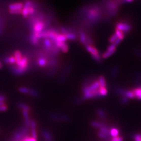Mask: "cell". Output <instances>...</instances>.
<instances>
[{
    "instance_id": "6da1fadb",
    "label": "cell",
    "mask_w": 141,
    "mask_h": 141,
    "mask_svg": "<svg viewBox=\"0 0 141 141\" xmlns=\"http://www.w3.org/2000/svg\"><path fill=\"white\" fill-rule=\"evenodd\" d=\"M48 117L55 122H69L71 120V118L69 115L59 112H51L49 114Z\"/></svg>"
},
{
    "instance_id": "7a4b0ae2",
    "label": "cell",
    "mask_w": 141,
    "mask_h": 141,
    "mask_svg": "<svg viewBox=\"0 0 141 141\" xmlns=\"http://www.w3.org/2000/svg\"><path fill=\"white\" fill-rule=\"evenodd\" d=\"M29 131V128L26 126L20 128L14 133L12 140L13 141H21L25 137L28 136Z\"/></svg>"
},
{
    "instance_id": "3957f363",
    "label": "cell",
    "mask_w": 141,
    "mask_h": 141,
    "mask_svg": "<svg viewBox=\"0 0 141 141\" xmlns=\"http://www.w3.org/2000/svg\"><path fill=\"white\" fill-rule=\"evenodd\" d=\"M29 67H28L25 68L17 67V65H11L9 67V69L11 71L16 75H22L25 74L28 70H29Z\"/></svg>"
},
{
    "instance_id": "277c9868",
    "label": "cell",
    "mask_w": 141,
    "mask_h": 141,
    "mask_svg": "<svg viewBox=\"0 0 141 141\" xmlns=\"http://www.w3.org/2000/svg\"><path fill=\"white\" fill-rule=\"evenodd\" d=\"M99 14L98 7H94L87 13V17L89 20L91 21H96L99 17Z\"/></svg>"
},
{
    "instance_id": "5b68a950",
    "label": "cell",
    "mask_w": 141,
    "mask_h": 141,
    "mask_svg": "<svg viewBox=\"0 0 141 141\" xmlns=\"http://www.w3.org/2000/svg\"><path fill=\"white\" fill-rule=\"evenodd\" d=\"M116 29L123 32H128L131 30L132 27L128 24L123 23H119L116 25Z\"/></svg>"
},
{
    "instance_id": "8992f818",
    "label": "cell",
    "mask_w": 141,
    "mask_h": 141,
    "mask_svg": "<svg viewBox=\"0 0 141 141\" xmlns=\"http://www.w3.org/2000/svg\"><path fill=\"white\" fill-rule=\"evenodd\" d=\"M45 24L42 21H39L35 24L33 26V30L34 33H41L43 31Z\"/></svg>"
},
{
    "instance_id": "52a82bcc",
    "label": "cell",
    "mask_w": 141,
    "mask_h": 141,
    "mask_svg": "<svg viewBox=\"0 0 141 141\" xmlns=\"http://www.w3.org/2000/svg\"><path fill=\"white\" fill-rule=\"evenodd\" d=\"M42 135L44 138V141H53V138L51 133L48 130H42Z\"/></svg>"
},
{
    "instance_id": "ba28073f",
    "label": "cell",
    "mask_w": 141,
    "mask_h": 141,
    "mask_svg": "<svg viewBox=\"0 0 141 141\" xmlns=\"http://www.w3.org/2000/svg\"><path fill=\"white\" fill-rule=\"evenodd\" d=\"M16 65H17V67L23 68L29 67V65H28V60L25 56H24L20 62L16 64Z\"/></svg>"
},
{
    "instance_id": "9c48e42d",
    "label": "cell",
    "mask_w": 141,
    "mask_h": 141,
    "mask_svg": "<svg viewBox=\"0 0 141 141\" xmlns=\"http://www.w3.org/2000/svg\"><path fill=\"white\" fill-rule=\"evenodd\" d=\"M23 115L24 118V121H25V124L26 126L29 128L31 120L30 119L29 113H28V112L27 111L23 110Z\"/></svg>"
},
{
    "instance_id": "30bf717a",
    "label": "cell",
    "mask_w": 141,
    "mask_h": 141,
    "mask_svg": "<svg viewBox=\"0 0 141 141\" xmlns=\"http://www.w3.org/2000/svg\"><path fill=\"white\" fill-rule=\"evenodd\" d=\"M85 48L86 50L88 52H89L91 55H96L99 53L98 50L95 48V47H94L92 45L86 44L85 45Z\"/></svg>"
},
{
    "instance_id": "8fae6325",
    "label": "cell",
    "mask_w": 141,
    "mask_h": 141,
    "mask_svg": "<svg viewBox=\"0 0 141 141\" xmlns=\"http://www.w3.org/2000/svg\"><path fill=\"white\" fill-rule=\"evenodd\" d=\"M24 7V4L22 3H14L9 4L8 6L9 9H22Z\"/></svg>"
},
{
    "instance_id": "7c38bea8",
    "label": "cell",
    "mask_w": 141,
    "mask_h": 141,
    "mask_svg": "<svg viewBox=\"0 0 141 141\" xmlns=\"http://www.w3.org/2000/svg\"><path fill=\"white\" fill-rule=\"evenodd\" d=\"M3 61L7 64H13L16 63V60L14 56H6L3 59Z\"/></svg>"
},
{
    "instance_id": "4fadbf2b",
    "label": "cell",
    "mask_w": 141,
    "mask_h": 141,
    "mask_svg": "<svg viewBox=\"0 0 141 141\" xmlns=\"http://www.w3.org/2000/svg\"><path fill=\"white\" fill-rule=\"evenodd\" d=\"M86 38H87V35L85 32L83 30H81L80 33V40L82 44H84L85 45L87 44Z\"/></svg>"
},
{
    "instance_id": "5bb4252c",
    "label": "cell",
    "mask_w": 141,
    "mask_h": 141,
    "mask_svg": "<svg viewBox=\"0 0 141 141\" xmlns=\"http://www.w3.org/2000/svg\"><path fill=\"white\" fill-rule=\"evenodd\" d=\"M16 106L19 108H20L21 109H22L23 110L27 111L28 112H29V111H30V107L28 105H27V104H26V103H24L23 102H19L17 103Z\"/></svg>"
},
{
    "instance_id": "9a60e30c",
    "label": "cell",
    "mask_w": 141,
    "mask_h": 141,
    "mask_svg": "<svg viewBox=\"0 0 141 141\" xmlns=\"http://www.w3.org/2000/svg\"><path fill=\"white\" fill-rule=\"evenodd\" d=\"M43 44L44 46V48L48 50H51L52 47L51 40L49 38H44Z\"/></svg>"
},
{
    "instance_id": "2e32d148",
    "label": "cell",
    "mask_w": 141,
    "mask_h": 141,
    "mask_svg": "<svg viewBox=\"0 0 141 141\" xmlns=\"http://www.w3.org/2000/svg\"><path fill=\"white\" fill-rule=\"evenodd\" d=\"M91 125L94 127V128H98L99 129L103 128V127H106L107 125H106L105 123H101L100 122H98L97 121H93L91 122Z\"/></svg>"
},
{
    "instance_id": "e0dca14e",
    "label": "cell",
    "mask_w": 141,
    "mask_h": 141,
    "mask_svg": "<svg viewBox=\"0 0 141 141\" xmlns=\"http://www.w3.org/2000/svg\"><path fill=\"white\" fill-rule=\"evenodd\" d=\"M123 96H125L129 99H133L135 98L133 90H125Z\"/></svg>"
},
{
    "instance_id": "ac0fdd59",
    "label": "cell",
    "mask_w": 141,
    "mask_h": 141,
    "mask_svg": "<svg viewBox=\"0 0 141 141\" xmlns=\"http://www.w3.org/2000/svg\"><path fill=\"white\" fill-rule=\"evenodd\" d=\"M68 39L67 38V37H65V36L63 34H58L56 36V39L54 42L58 41V42H65Z\"/></svg>"
},
{
    "instance_id": "d6986e66",
    "label": "cell",
    "mask_w": 141,
    "mask_h": 141,
    "mask_svg": "<svg viewBox=\"0 0 141 141\" xmlns=\"http://www.w3.org/2000/svg\"><path fill=\"white\" fill-rule=\"evenodd\" d=\"M14 56L15 57V60H16V63H15L16 64L20 62L23 58L22 54L21 52L19 50H16L14 52Z\"/></svg>"
},
{
    "instance_id": "ffe728a7",
    "label": "cell",
    "mask_w": 141,
    "mask_h": 141,
    "mask_svg": "<svg viewBox=\"0 0 141 141\" xmlns=\"http://www.w3.org/2000/svg\"><path fill=\"white\" fill-rule=\"evenodd\" d=\"M37 64L40 67H44L48 64L46 59L43 57H41L37 60Z\"/></svg>"
},
{
    "instance_id": "44dd1931",
    "label": "cell",
    "mask_w": 141,
    "mask_h": 141,
    "mask_svg": "<svg viewBox=\"0 0 141 141\" xmlns=\"http://www.w3.org/2000/svg\"><path fill=\"white\" fill-rule=\"evenodd\" d=\"M97 114L98 116L102 119H106L107 117V114L104 110H103L102 109H98L97 110Z\"/></svg>"
},
{
    "instance_id": "7402d4cb",
    "label": "cell",
    "mask_w": 141,
    "mask_h": 141,
    "mask_svg": "<svg viewBox=\"0 0 141 141\" xmlns=\"http://www.w3.org/2000/svg\"><path fill=\"white\" fill-rule=\"evenodd\" d=\"M136 98L141 99V86L133 89Z\"/></svg>"
},
{
    "instance_id": "603a6c76",
    "label": "cell",
    "mask_w": 141,
    "mask_h": 141,
    "mask_svg": "<svg viewBox=\"0 0 141 141\" xmlns=\"http://www.w3.org/2000/svg\"><path fill=\"white\" fill-rule=\"evenodd\" d=\"M119 131L117 128H112L110 130V134L111 137H115L119 136Z\"/></svg>"
},
{
    "instance_id": "cb8c5ba5",
    "label": "cell",
    "mask_w": 141,
    "mask_h": 141,
    "mask_svg": "<svg viewBox=\"0 0 141 141\" xmlns=\"http://www.w3.org/2000/svg\"><path fill=\"white\" fill-rule=\"evenodd\" d=\"M98 81L101 87H106V82L105 78L103 76H100L98 77Z\"/></svg>"
},
{
    "instance_id": "d4e9b609",
    "label": "cell",
    "mask_w": 141,
    "mask_h": 141,
    "mask_svg": "<svg viewBox=\"0 0 141 141\" xmlns=\"http://www.w3.org/2000/svg\"><path fill=\"white\" fill-rule=\"evenodd\" d=\"M64 35L66 37H67V39L70 40H75L76 39V38H77L76 35L74 33H70V32H69L68 33L65 34Z\"/></svg>"
},
{
    "instance_id": "484cf974",
    "label": "cell",
    "mask_w": 141,
    "mask_h": 141,
    "mask_svg": "<svg viewBox=\"0 0 141 141\" xmlns=\"http://www.w3.org/2000/svg\"><path fill=\"white\" fill-rule=\"evenodd\" d=\"M39 38L37 37L34 34H33L30 37V41L32 44L34 45H36L39 43Z\"/></svg>"
},
{
    "instance_id": "4316f807",
    "label": "cell",
    "mask_w": 141,
    "mask_h": 141,
    "mask_svg": "<svg viewBox=\"0 0 141 141\" xmlns=\"http://www.w3.org/2000/svg\"><path fill=\"white\" fill-rule=\"evenodd\" d=\"M98 136L99 137H100V138L102 139H104V140H108L109 139H111V137L110 136H109V135H107L104 133H101L100 132H98V134H97Z\"/></svg>"
},
{
    "instance_id": "83f0119b",
    "label": "cell",
    "mask_w": 141,
    "mask_h": 141,
    "mask_svg": "<svg viewBox=\"0 0 141 141\" xmlns=\"http://www.w3.org/2000/svg\"><path fill=\"white\" fill-rule=\"evenodd\" d=\"M116 50H113V51H107L103 53L102 55V57L103 59H107L109 58L110 56H111L113 54H114V53L116 52Z\"/></svg>"
},
{
    "instance_id": "f1b7e54d",
    "label": "cell",
    "mask_w": 141,
    "mask_h": 141,
    "mask_svg": "<svg viewBox=\"0 0 141 141\" xmlns=\"http://www.w3.org/2000/svg\"><path fill=\"white\" fill-rule=\"evenodd\" d=\"M99 130V132H100L101 133H104L107 135H109V136H110V129L109 128L108 126H107L106 127H103Z\"/></svg>"
},
{
    "instance_id": "f546056e",
    "label": "cell",
    "mask_w": 141,
    "mask_h": 141,
    "mask_svg": "<svg viewBox=\"0 0 141 141\" xmlns=\"http://www.w3.org/2000/svg\"><path fill=\"white\" fill-rule=\"evenodd\" d=\"M30 90L31 89L25 87H21L18 89L19 91H20L21 93H24V94H28V95H29Z\"/></svg>"
},
{
    "instance_id": "4dcf8cb0",
    "label": "cell",
    "mask_w": 141,
    "mask_h": 141,
    "mask_svg": "<svg viewBox=\"0 0 141 141\" xmlns=\"http://www.w3.org/2000/svg\"><path fill=\"white\" fill-rule=\"evenodd\" d=\"M99 93L101 97H105L108 94V90L106 87H101L99 88Z\"/></svg>"
},
{
    "instance_id": "1f68e13d",
    "label": "cell",
    "mask_w": 141,
    "mask_h": 141,
    "mask_svg": "<svg viewBox=\"0 0 141 141\" xmlns=\"http://www.w3.org/2000/svg\"><path fill=\"white\" fill-rule=\"evenodd\" d=\"M30 8V7H29ZM28 7H23L22 9V14L26 18L29 15V8Z\"/></svg>"
},
{
    "instance_id": "d6a6232c",
    "label": "cell",
    "mask_w": 141,
    "mask_h": 141,
    "mask_svg": "<svg viewBox=\"0 0 141 141\" xmlns=\"http://www.w3.org/2000/svg\"><path fill=\"white\" fill-rule=\"evenodd\" d=\"M91 57L92 59L97 63H100L101 62V56L99 53L96 55H91Z\"/></svg>"
},
{
    "instance_id": "836d02e7",
    "label": "cell",
    "mask_w": 141,
    "mask_h": 141,
    "mask_svg": "<svg viewBox=\"0 0 141 141\" xmlns=\"http://www.w3.org/2000/svg\"><path fill=\"white\" fill-rule=\"evenodd\" d=\"M118 38H120L121 39L123 40L124 39V33L123 32H122L117 29H116L115 30V33Z\"/></svg>"
},
{
    "instance_id": "e575fe53",
    "label": "cell",
    "mask_w": 141,
    "mask_h": 141,
    "mask_svg": "<svg viewBox=\"0 0 141 141\" xmlns=\"http://www.w3.org/2000/svg\"><path fill=\"white\" fill-rule=\"evenodd\" d=\"M29 95L33 97H35V98L39 97L40 96L39 93L38 91H37V90H36L35 89H31Z\"/></svg>"
},
{
    "instance_id": "d590c367",
    "label": "cell",
    "mask_w": 141,
    "mask_h": 141,
    "mask_svg": "<svg viewBox=\"0 0 141 141\" xmlns=\"http://www.w3.org/2000/svg\"><path fill=\"white\" fill-rule=\"evenodd\" d=\"M83 101L84 100L82 97H78L74 98L73 100V102L75 105H79V104H80V103H82Z\"/></svg>"
},
{
    "instance_id": "8d00e7d4",
    "label": "cell",
    "mask_w": 141,
    "mask_h": 141,
    "mask_svg": "<svg viewBox=\"0 0 141 141\" xmlns=\"http://www.w3.org/2000/svg\"><path fill=\"white\" fill-rule=\"evenodd\" d=\"M60 49H61L62 52H63L64 53H67L68 51V50H69L68 45L67 43H66L64 42L63 44H62V46L61 47Z\"/></svg>"
},
{
    "instance_id": "74e56055",
    "label": "cell",
    "mask_w": 141,
    "mask_h": 141,
    "mask_svg": "<svg viewBox=\"0 0 141 141\" xmlns=\"http://www.w3.org/2000/svg\"><path fill=\"white\" fill-rule=\"evenodd\" d=\"M129 101V98L125 96H122L121 99H120V102L121 105H126L128 103Z\"/></svg>"
},
{
    "instance_id": "f35d334b",
    "label": "cell",
    "mask_w": 141,
    "mask_h": 141,
    "mask_svg": "<svg viewBox=\"0 0 141 141\" xmlns=\"http://www.w3.org/2000/svg\"><path fill=\"white\" fill-rule=\"evenodd\" d=\"M9 13L11 14H22V9H9Z\"/></svg>"
},
{
    "instance_id": "ab89813d",
    "label": "cell",
    "mask_w": 141,
    "mask_h": 141,
    "mask_svg": "<svg viewBox=\"0 0 141 141\" xmlns=\"http://www.w3.org/2000/svg\"><path fill=\"white\" fill-rule=\"evenodd\" d=\"M34 5V3L30 1V0H27L26 1H25L24 4V7H33Z\"/></svg>"
},
{
    "instance_id": "60d3db41",
    "label": "cell",
    "mask_w": 141,
    "mask_h": 141,
    "mask_svg": "<svg viewBox=\"0 0 141 141\" xmlns=\"http://www.w3.org/2000/svg\"><path fill=\"white\" fill-rule=\"evenodd\" d=\"M118 38V37L117 36V35L114 34H113L110 37L109 39V41L110 43H114L115 42V41L116 40V39Z\"/></svg>"
},
{
    "instance_id": "b9f144b4",
    "label": "cell",
    "mask_w": 141,
    "mask_h": 141,
    "mask_svg": "<svg viewBox=\"0 0 141 141\" xmlns=\"http://www.w3.org/2000/svg\"><path fill=\"white\" fill-rule=\"evenodd\" d=\"M118 69L117 68L114 67V68L112 69V71H111V76L113 77H115L117 76V75L118 74Z\"/></svg>"
},
{
    "instance_id": "7bdbcfd3",
    "label": "cell",
    "mask_w": 141,
    "mask_h": 141,
    "mask_svg": "<svg viewBox=\"0 0 141 141\" xmlns=\"http://www.w3.org/2000/svg\"><path fill=\"white\" fill-rule=\"evenodd\" d=\"M117 46L115 45L114 43H111L110 45H109L107 48V51H113L116 50Z\"/></svg>"
},
{
    "instance_id": "ee69618b",
    "label": "cell",
    "mask_w": 141,
    "mask_h": 141,
    "mask_svg": "<svg viewBox=\"0 0 141 141\" xmlns=\"http://www.w3.org/2000/svg\"><path fill=\"white\" fill-rule=\"evenodd\" d=\"M31 135H32V137L37 139V133L36 129H31Z\"/></svg>"
},
{
    "instance_id": "f6af8a7d",
    "label": "cell",
    "mask_w": 141,
    "mask_h": 141,
    "mask_svg": "<svg viewBox=\"0 0 141 141\" xmlns=\"http://www.w3.org/2000/svg\"><path fill=\"white\" fill-rule=\"evenodd\" d=\"M133 139L135 141H141V134H135V135H134Z\"/></svg>"
},
{
    "instance_id": "bcb514c9",
    "label": "cell",
    "mask_w": 141,
    "mask_h": 141,
    "mask_svg": "<svg viewBox=\"0 0 141 141\" xmlns=\"http://www.w3.org/2000/svg\"><path fill=\"white\" fill-rule=\"evenodd\" d=\"M36 127H37V124L35 121L34 120H31L29 127L31 128V129H36Z\"/></svg>"
},
{
    "instance_id": "7dc6e473",
    "label": "cell",
    "mask_w": 141,
    "mask_h": 141,
    "mask_svg": "<svg viewBox=\"0 0 141 141\" xmlns=\"http://www.w3.org/2000/svg\"><path fill=\"white\" fill-rule=\"evenodd\" d=\"M56 64H57V61L55 60H51V61H50L49 62H48V64L50 67H53V66H55Z\"/></svg>"
},
{
    "instance_id": "c3c4849f",
    "label": "cell",
    "mask_w": 141,
    "mask_h": 141,
    "mask_svg": "<svg viewBox=\"0 0 141 141\" xmlns=\"http://www.w3.org/2000/svg\"><path fill=\"white\" fill-rule=\"evenodd\" d=\"M21 141H37L36 139H35L32 137H29V136L25 137V138H24L23 140H22Z\"/></svg>"
},
{
    "instance_id": "681fc988",
    "label": "cell",
    "mask_w": 141,
    "mask_h": 141,
    "mask_svg": "<svg viewBox=\"0 0 141 141\" xmlns=\"http://www.w3.org/2000/svg\"><path fill=\"white\" fill-rule=\"evenodd\" d=\"M6 97L5 96H4V95H2V94H0V101L1 102H4L6 100Z\"/></svg>"
},
{
    "instance_id": "f907efd6",
    "label": "cell",
    "mask_w": 141,
    "mask_h": 141,
    "mask_svg": "<svg viewBox=\"0 0 141 141\" xmlns=\"http://www.w3.org/2000/svg\"><path fill=\"white\" fill-rule=\"evenodd\" d=\"M7 107L5 105L0 106V111H5L7 110Z\"/></svg>"
},
{
    "instance_id": "816d5d0a",
    "label": "cell",
    "mask_w": 141,
    "mask_h": 141,
    "mask_svg": "<svg viewBox=\"0 0 141 141\" xmlns=\"http://www.w3.org/2000/svg\"><path fill=\"white\" fill-rule=\"evenodd\" d=\"M122 41V39H120V38H118L116 39V40L115 41V42L114 43V44L115 45H116V46H117L118 44H119Z\"/></svg>"
},
{
    "instance_id": "f5cc1de1",
    "label": "cell",
    "mask_w": 141,
    "mask_h": 141,
    "mask_svg": "<svg viewBox=\"0 0 141 141\" xmlns=\"http://www.w3.org/2000/svg\"><path fill=\"white\" fill-rule=\"evenodd\" d=\"M35 9L34 7H31L29 8V15H33V14L35 13Z\"/></svg>"
},
{
    "instance_id": "db71d44e",
    "label": "cell",
    "mask_w": 141,
    "mask_h": 141,
    "mask_svg": "<svg viewBox=\"0 0 141 141\" xmlns=\"http://www.w3.org/2000/svg\"><path fill=\"white\" fill-rule=\"evenodd\" d=\"M117 141H123V138L122 136H118V138Z\"/></svg>"
},
{
    "instance_id": "11a10c76",
    "label": "cell",
    "mask_w": 141,
    "mask_h": 141,
    "mask_svg": "<svg viewBox=\"0 0 141 141\" xmlns=\"http://www.w3.org/2000/svg\"><path fill=\"white\" fill-rule=\"evenodd\" d=\"M124 1L126 2H131L133 1L134 0H124Z\"/></svg>"
},
{
    "instance_id": "9f6ffc18",
    "label": "cell",
    "mask_w": 141,
    "mask_h": 141,
    "mask_svg": "<svg viewBox=\"0 0 141 141\" xmlns=\"http://www.w3.org/2000/svg\"><path fill=\"white\" fill-rule=\"evenodd\" d=\"M5 105V102H1V101H0V106H2V105Z\"/></svg>"
},
{
    "instance_id": "6f0895ef",
    "label": "cell",
    "mask_w": 141,
    "mask_h": 141,
    "mask_svg": "<svg viewBox=\"0 0 141 141\" xmlns=\"http://www.w3.org/2000/svg\"><path fill=\"white\" fill-rule=\"evenodd\" d=\"M2 64L1 62V61H0V70L2 69Z\"/></svg>"
},
{
    "instance_id": "680465c9",
    "label": "cell",
    "mask_w": 141,
    "mask_h": 141,
    "mask_svg": "<svg viewBox=\"0 0 141 141\" xmlns=\"http://www.w3.org/2000/svg\"><path fill=\"white\" fill-rule=\"evenodd\" d=\"M9 141H13V140H9Z\"/></svg>"
}]
</instances>
